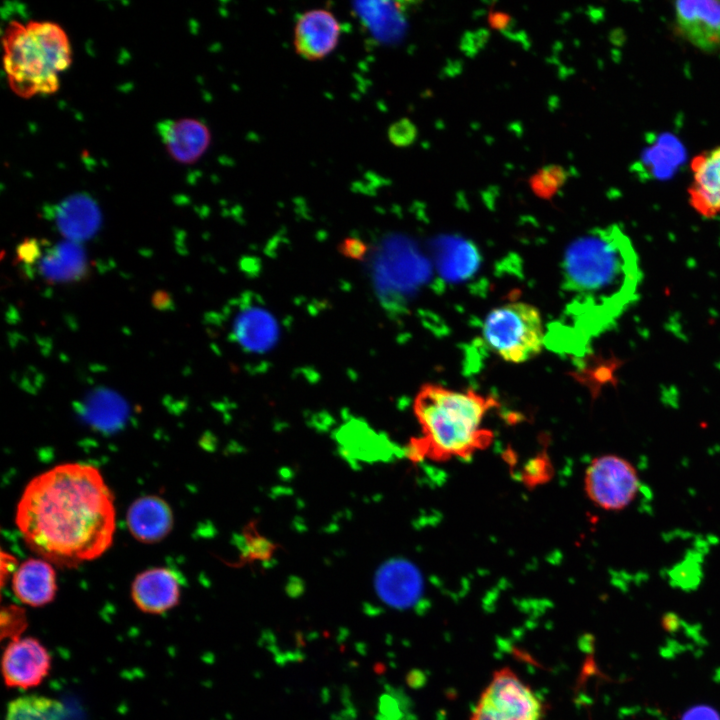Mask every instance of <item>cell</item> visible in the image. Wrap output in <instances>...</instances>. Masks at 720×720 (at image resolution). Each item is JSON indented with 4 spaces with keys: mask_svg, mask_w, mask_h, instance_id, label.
Listing matches in <instances>:
<instances>
[{
    "mask_svg": "<svg viewBox=\"0 0 720 720\" xmlns=\"http://www.w3.org/2000/svg\"><path fill=\"white\" fill-rule=\"evenodd\" d=\"M15 522L27 547L39 558L74 568L111 546L114 497L96 467L60 464L26 485Z\"/></svg>",
    "mask_w": 720,
    "mask_h": 720,
    "instance_id": "1",
    "label": "cell"
},
{
    "mask_svg": "<svg viewBox=\"0 0 720 720\" xmlns=\"http://www.w3.org/2000/svg\"><path fill=\"white\" fill-rule=\"evenodd\" d=\"M568 288L593 312L595 329L619 316L637 296L639 259L630 238L610 225L577 239L565 256Z\"/></svg>",
    "mask_w": 720,
    "mask_h": 720,
    "instance_id": "2",
    "label": "cell"
},
{
    "mask_svg": "<svg viewBox=\"0 0 720 720\" xmlns=\"http://www.w3.org/2000/svg\"><path fill=\"white\" fill-rule=\"evenodd\" d=\"M498 406L496 398L473 389L422 386L413 406L420 435L410 441L407 455L416 462L470 459L492 445L494 432L483 422Z\"/></svg>",
    "mask_w": 720,
    "mask_h": 720,
    "instance_id": "3",
    "label": "cell"
},
{
    "mask_svg": "<svg viewBox=\"0 0 720 720\" xmlns=\"http://www.w3.org/2000/svg\"><path fill=\"white\" fill-rule=\"evenodd\" d=\"M4 69L11 90L30 98L56 92L72 60L69 38L48 20L10 21L3 33Z\"/></svg>",
    "mask_w": 720,
    "mask_h": 720,
    "instance_id": "4",
    "label": "cell"
},
{
    "mask_svg": "<svg viewBox=\"0 0 720 720\" xmlns=\"http://www.w3.org/2000/svg\"><path fill=\"white\" fill-rule=\"evenodd\" d=\"M482 332L489 347L512 363L534 358L544 345L540 312L525 302H510L491 310L484 320Z\"/></svg>",
    "mask_w": 720,
    "mask_h": 720,
    "instance_id": "5",
    "label": "cell"
},
{
    "mask_svg": "<svg viewBox=\"0 0 720 720\" xmlns=\"http://www.w3.org/2000/svg\"><path fill=\"white\" fill-rule=\"evenodd\" d=\"M545 704L512 669L496 670L469 720H544Z\"/></svg>",
    "mask_w": 720,
    "mask_h": 720,
    "instance_id": "6",
    "label": "cell"
},
{
    "mask_svg": "<svg viewBox=\"0 0 720 720\" xmlns=\"http://www.w3.org/2000/svg\"><path fill=\"white\" fill-rule=\"evenodd\" d=\"M17 257L27 275L50 284L79 281L89 271L86 252L79 242L70 240L51 244L27 239L18 246Z\"/></svg>",
    "mask_w": 720,
    "mask_h": 720,
    "instance_id": "7",
    "label": "cell"
},
{
    "mask_svg": "<svg viewBox=\"0 0 720 720\" xmlns=\"http://www.w3.org/2000/svg\"><path fill=\"white\" fill-rule=\"evenodd\" d=\"M640 488L637 469L629 460L619 455L597 456L586 468V496L602 510H624L636 499Z\"/></svg>",
    "mask_w": 720,
    "mask_h": 720,
    "instance_id": "8",
    "label": "cell"
},
{
    "mask_svg": "<svg viewBox=\"0 0 720 720\" xmlns=\"http://www.w3.org/2000/svg\"><path fill=\"white\" fill-rule=\"evenodd\" d=\"M675 33L694 48L720 51V1L687 0L673 4Z\"/></svg>",
    "mask_w": 720,
    "mask_h": 720,
    "instance_id": "9",
    "label": "cell"
},
{
    "mask_svg": "<svg viewBox=\"0 0 720 720\" xmlns=\"http://www.w3.org/2000/svg\"><path fill=\"white\" fill-rule=\"evenodd\" d=\"M51 655L34 637L10 641L2 656V675L9 688L27 690L38 686L51 669Z\"/></svg>",
    "mask_w": 720,
    "mask_h": 720,
    "instance_id": "10",
    "label": "cell"
},
{
    "mask_svg": "<svg viewBox=\"0 0 720 720\" xmlns=\"http://www.w3.org/2000/svg\"><path fill=\"white\" fill-rule=\"evenodd\" d=\"M341 33V23L331 10H306L298 16L293 28L294 50L304 60H323L337 48Z\"/></svg>",
    "mask_w": 720,
    "mask_h": 720,
    "instance_id": "11",
    "label": "cell"
},
{
    "mask_svg": "<svg viewBox=\"0 0 720 720\" xmlns=\"http://www.w3.org/2000/svg\"><path fill=\"white\" fill-rule=\"evenodd\" d=\"M688 203L701 217L720 216V144L695 154L689 163Z\"/></svg>",
    "mask_w": 720,
    "mask_h": 720,
    "instance_id": "12",
    "label": "cell"
},
{
    "mask_svg": "<svg viewBox=\"0 0 720 720\" xmlns=\"http://www.w3.org/2000/svg\"><path fill=\"white\" fill-rule=\"evenodd\" d=\"M375 592L387 606L405 609L415 605L422 593V578L416 567L403 559L384 562L376 571Z\"/></svg>",
    "mask_w": 720,
    "mask_h": 720,
    "instance_id": "13",
    "label": "cell"
},
{
    "mask_svg": "<svg viewBox=\"0 0 720 720\" xmlns=\"http://www.w3.org/2000/svg\"><path fill=\"white\" fill-rule=\"evenodd\" d=\"M180 583L170 569L157 567L138 574L131 586V597L144 613L163 614L180 601Z\"/></svg>",
    "mask_w": 720,
    "mask_h": 720,
    "instance_id": "14",
    "label": "cell"
},
{
    "mask_svg": "<svg viewBox=\"0 0 720 720\" xmlns=\"http://www.w3.org/2000/svg\"><path fill=\"white\" fill-rule=\"evenodd\" d=\"M158 131L170 156L184 164L197 161L211 143L209 128L193 118L164 120Z\"/></svg>",
    "mask_w": 720,
    "mask_h": 720,
    "instance_id": "15",
    "label": "cell"
},
{
    "mask_svg": "<svg viewBox=\"0 0 720 720\" xmlns=\"http://www.w3.org/2000/svg\"><path fill=\"white\" fill-rule=\"evenodd\" d=\"M127 526L140 542L157 543L164 539L173 527L172 510L158 496H143L135 500L127 511Z\"/></svg>",
    "mask_w": 720,
    "mask_h": 720,
    "instance_id": "16",
    "label": "cell"
},
{
    "mask_svg": "<svg viewBox=\"0 0 720 720\" xmlns=\"http://www.w3.org/2000/svg\"><path fill=\"white\" fill-rule=\"evenodd\" d=\"M15 597L31 607H42L55 598L57 591L56 574L51 563L41 558L23 562L12 577Z\"/></svg>",
    "mask_w": 720,
    "mask_h": 720,
    "instance_id": "17",
    "label": "cell"
},
{
    "mask_svg": "<svg viewBox=\"0 0 720 720\" xmlns=\"http://www.w3.org/2000/svg\"><path fill=\"white\" fill-rule=\"evenodd\" d=\"M58 231L66 240L79 242L91 238L101 224V213L95 201L78 194L60 202L53 212Z\"/></svg>",
    "mask_w": 720,
    "mask_h": 720,
    "instance_id": "18",
    "label": "cell"
},
{
    "mask_svg": "<svg viewBox=\"0 0 720 720\" xmlns=\"http://www.w3.org/2000/svg\"><path fill=\"white\" fill-rule=\"evenodd\" d=\"M232 335L243 348L263 352L276 342L278 325L273 316L264 309L246 307L235 315Z\"/></svg>",
    "mask_w": 720,
    "mask_h": 720,
    "instance_id": "19",
    "label": "cell"
},
{
    "mask_svg": "<svg viewBox=\"0 0 720 720\" xmlns=\"http://www.w3.org/2000/svg\"><path fill=\"white\" fill-rule=\"evenodd\" d=\"M436 258L439 271L449 280L466 278L478 264L475 249L469 243L454 238H446L437 243Z\"/></svg>",
    "mask_w": 720,
    "mask_h": 720,
    "instance_id": "20",
    "label": "cell"
},
{
    "mask_svg": "<svg viewBox=\"0 0 720 720\" xmlns=\"http://www.w3.org/2000/svg\"><path fill=\"white\" fill-rule=\"evenodd\" d=\"M63 704L55 699L27 695L10 701L5 720H65Z\"/></svg>",
    "mask_w": 720,
    "mask_h": 720,
    "instance_id": "21",
    "label": "cell"
},
{
    "mask_svg": "<svg viewBox=\"0 0 720 720\" xmlns=\"http://www.w3.org/2000/svg\"><path fill=\"white\" fill-rule=\"evenodd\" d=\"M88 416L96 421H113L122 417L125 404L116 393L101 388L92 392L86 399Z\"/></svg>",
    "mask_w": 720,
    "mask_h": 720,
    "instance_id": "22",
    "label": "cell"
},
{
    "mask_svg": "<svg viewBox=\"0 0 720 720\" xmlns=\"http://www.w3.org/2000/svg\"><path fill=\"white\" fill-rule=\"evenodd\" d=\"M568 180V171L561 165L549 164L538 169L530 178L529 186L539 198L550 200Z\"/></svg>",
    "mask_w": 720,
    "mask_h": 720,
    "instance_id": "23",
    "label": "cell"
},
{
    "mask_svg": "<svg viewBox=\"0 0 720 720\" xmlns=\"http://www.w3.org/2000/svg\"><path fill=\"white\" fill-rule=\"evenodd\" d=\"M1 639L8 638L10 641L21 638L22 632L27 627L25 611L16 606L8 605L2 608L0 615Z\"/></svg>",
    "mask_w": 720,
    "mask_h": 720,
    "instance_id": "24",
    "label": "cell"
},
{
    "mask_svg": "<svg viewBox=\"0 0 720 720\" xmlns=\"http://www.w3.org/2000/svg\"><path fill=\"white\" fill-rule=\"evenodd\" d=\"M550 475V465L544 457L534 458L524 468L522 472V480L527 485H537L548 479Z\"/></svg>",
    "mask_w": 720,
    "mask_h": 720,
    "instance_id": "25",
    "label": "cell"
},
{
    "mask_svg": "<svg viewBox=\"0 0 720 720\" xmlns=\"http://www.w3.org/2000/svg\"><path fill=\"white\" fill-rule=\"evenodd\" d=\"M415 136L416 128L409 120L397 121L389 129V138L395 145H408L415 139Z\"/></svg>",
    "mask_w": 720,
    "mask_h": 720,
    "instance_id": "26",
    "label": "cell"
},
{
    "mask_svg": "<svg viewBox=\"0 0 720 720\" xmlns=\"http://www.w3.org/2000/svg\"><path fill=\"white\" fill-rule=\"evenodd\" d=\"M680 720H720V713L711 705L697 704L686 709Z\"/></svg>",
    "mask_w": 720,
    "mask_h": 720,
    "instance_id": "27",
    "label": "cell"
},
{
    "mask_svg": "<svg viewBox=\"0 0 720 720\" xmlns=\"http://www.w3.org/2000/svg\"><path fill=\"white\" fill-rule=\"evenodd\" d=\"M488 22L491 27L503 32L512 24V17L502 11L490 10Z\"/></svg>",
    "mask_w": 720,
    "mask_h": 720,
    "instance_id": "28",
    "label": "cell"
},
{
    "mask_svg": "<svg viewBox=\"0 0 720 720\" xmlns=\"http://www.w3.org/2000/svg\"><path fill=\"white\" fill-rule=\"evenodd\" d=\"M332 720H358V717L353 706L349 705L340 710Z\"/></svg>",
    "mask_w": 720,
    "mask_h": 720,
    "instance_id": "29",
    "label": "cell"
},
{
    "mask_svg": "<svg viewBox=\"0 0 720 720\" xmlns=\"http://www.w3.org/2000/svg\"><path fill=\"white\" fill-rule=\"evenodd\" d=\"M680 625L678 617L674 614H667L663 618V627L669 631H675Z\"/></svg>",
    "mask_w": 720,
    "mask_h": 720,
    "instance_id": "30",
    "label": "cell"
}]
</instances>
